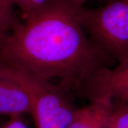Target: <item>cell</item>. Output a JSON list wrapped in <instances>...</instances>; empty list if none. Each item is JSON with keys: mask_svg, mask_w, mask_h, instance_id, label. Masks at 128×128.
Segmentation results:
<instances>
[{"mask_svg": "<svg viewBox=\"0 0 128 128\" xmlns=\"http://www.w3.org/2000/svg\"><path fill=\"white\" fill-rule=\"evenodd\" d=\"M112 98L102 94L92 98L89 104L77 109L67 128H107L113 108Z\"/></svg>", "mask_w": 128, "mask_h": 128, "instance_id": "cell-4", "label": "cell"}, {"mask_svg": "<svg viewBox=\"0 0 128 128\" xmlns=\"http://www.w3.org/2000/svg\"><path fill=\"white\" fill-rule=\"evenodd\" d=\"M82 27L95 46L118 64L128 63V0H110L97 9L81 6Z\"/></svg>", "mask_w": 128, "mask_h": 128, "instance_id": "cell-2", "label": "cell"}, {"mask_svg": "<svg viewBox=\"0 0 128 128\" xmlns=\"http://www.w3.org/2000/svg\"><path fill=\"white\" fill-rule=\"evenodd\" d=\"M14 6L11 0H0V19L12 28L20 22L15 13Z\"/></svg>", "mask_w": 128, "mask_h": 128, "instance_id": "cell-8", "label": "cell"}, {"mask_svg": "<svg viewBox=\"0 0 128 128\" xmlns=\"http://www.w3.org/2000/svg\"><path fill=\"white\" fill-rule=\"evenodd\" d=\"M72 0H50L0 38V67L89 100L111 60L88 36Z\"/></svg>", "mask_w": 128, "mask_h": 128, "instance_id": "cell-1", "label": "cell"}, {"mask_svg": "<svg viewBox=\"0 0 128 128\" xmlns=\"http://www.w3.org/2000/svg\"><path fill=\"white\" fill-rule=\"evenodd\" d=\"M49 1L50 0H31L30 4H29V8H28V12L27 16H26V18L33 12L40 9L43 6H44L46 4H47Z\"/></svg>", "mask_w": 128, "mask_h": 128, "instance_id": "cell-11", "label": "cell"}, {"mask_svg": "<svg viewBox=\"0 0 128 128\" xmlns=\"http://www.w3.org/2000/svg\"><path fill=\"white\" fill-rule=\"evenodd\" d=\"M30 1L31 0H11V2H12L13 4L17 6L19 8L20 11L22 12L24 19L27 16L29 4H30Z\"/></svg>", "mask_w": 128, "mask_h": 128, "instance_id": "cell-10", "label": "cell"}, {"mask_svg": "<svg viewBox=\"0 0 128 128\" xmlns=\"http://www.w3.org/2000/svg\"><path fill=\"white\" fill-rule=\"evenodd\" d=\"M32 100L27 90L12 78L0 73V114L21 116L31 112Z\"/></svg>", "mask_w": 128, "mask_h": 128, "instance_id": "cell-5", "label": "cell"}, {"mask_svg": "<svg viewBox=\"0 0 128 128\" xmlns=\"http://www.w3.org/2000/svg\"><path fill=\"white\" fill-rule=\"evenodd\" d=\"M72 1L75 4H76L78 6H82V4L88 0H72ZM108 1H110V0H108Z\"/></svg>", "mask_w": 128, "mask_h": 128, "instance_id": "cell-13", "label": "cell"}, {"mask_svg": "<svg viewBox=\"0 0 128 128\" xmlns=\"http://www.w3.org/2000/svg\"><path fill=\"white\" fill-rule=\"evenodd\" d=\"M12 29L10 26L0 19V38L6 35Z\"/></svg>", "mask_w": 128, "mask_h": 128, "instance_id": "cell-12", "label": "cell"}, {"mask_svg": "<svg viewBox=\"0 0 128 128\" xmlns=\"http://www.w3.org/2000/svg\"><path fill=\"white\" fill-rule=\"evenodd\" d=\"M107 128H128V103L117 101L113 104Z\"/></svg>", "mask_w": 128, "mask_h": 128, "instance_id": "cell-7", "label": "cell"}, {"mask_svg": "<svg viewBox=\"0 0 128 128\" xmlns=\"http://www.w3.org/2000/svg\"><path fill=\"white\" fill-rule=\"evenodd\" d=\"M108 94L118 102L128 103V63L108 69L101 78L98 96Z\"/></svg>", "mask_w": 128, "mask_h": 128, "instance_id": "cell-6", "label": "cell"}, {"mask_svg": "<svg viewBox=\"0 0 128 128\" xmlns=\"http://www.w3.org/2000/svg\"><path fill=\"white\" fill-rule=\"evenodd\" d=\"M0 73L12 78L31 96L32 114L36 128H67L76 108L68 94L57 86L39 81L23 73L1 68Z\"/></svg>", "mask_w": 128, "mask_h": 128, "instance_id": "cell-3", "label": "cell"}, {"mask_svg": "<svg viewBox=\"0 0 128 128\" xmlns=\"http://www.w3.org/2000/svg\"><path fill=\"white\" fill-rule=\"evenodd\" d=\"M21 116H12L9 120L0 128H29L21 119Z\"/></svg>", "mask_w": 128, "mask_h": 128, "instance_id": "cell-9", "label": "cell"}]
</instances>
